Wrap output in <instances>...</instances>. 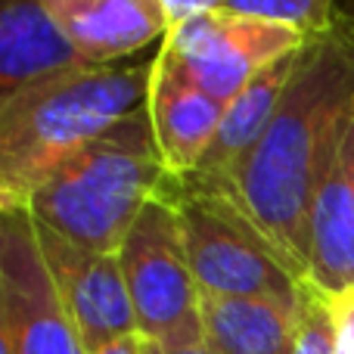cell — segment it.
<instances>
[{
    "label": "cell",
    "mask_w": 354,
    "mask_h": 354,
    "mask_svg": "<svg viewBox=\"0 0 354 354\" xmlns=\"http://www.w3.org/2000/svg\"><path fill=\"white\" fill-rule=\"evenodd\" d=\"M159 193L180 218L189 268L205 295L299 301L301 277L230 189L165 177Z\"/></svg>",
    "instance_id": "277c9868"
},
{
    "label": "cell",
    "mask_w": 354,
    "mask_h": 354,
    "mask_svg": "<svg viewBox=\"0 0 354 354\" xmlns=\"http://www.w3.org/2000/svg\"><path fill=\"white\" fill-rule=\"evenodd\" d=\"M0 354H6V351H3V348H0Z\"/></svg>",
    "instance_id": "44dd1931"
},
{
    "label": "cell",
    "mask_w": 354,
    "mask_h": 354,
    "mask_svg": "<svg viewBox=\"0 0 354 354\" xmlns=\"http://www.w3.org/2000/svg\"><path fill=\"white\" fill-rule=\"evenodd\" d=\"M339 330V354H354V289L330 295Z\"/></svg>",
    "instance_id": "e0dca14e"
},
{
    "label": "cell",
    "mask_w": 354,
    "mask_h": 354,
    "mask_svg": "<svg viewBox=\"0 0 354 354\" xmlns=\"http://www.w3.org/2000/svg\"><path fill=\"white\" fill-rule=\"evenodd\" d=\"M0 348L6 354H87L47 270L28 208L0 212Z\"/></svg>",
    "instance_id": "8992f818"
},
{
    "label": "cell",
    "mask_w": 354,
    "mask_h": 354,
    "mask_svg": "<svg viewBox=\"0 0 354 354\" xmlns=\"http://www.w3.org/2000/svg\"><path fill=\"white\" fill-rule=\"evenodd\" d=\"M301 47H305V44H301ZM301 47L286 53L283 59H277L274 66H268L255 81H249V84L224 106V118H221L218 134H214L199 171L193 174L196 180L214 183V187H224V189L230 187L236 168L243 165L245 156L258 147V140L264 137L268 124L274 122L277 106H280L283 93H286L295 68H299Z\"/></svg>",
    "instance_id": "4fadbf2b"
},
{
    "label": "cell",
    "mask_w": 354,
    "mask_h": 354,
    "mask_svg": "<svg viewBox=\"0 0 354 354\" xmlns=\"http://www.w3.org/2000/svg\"><path fill=\"white\" fill-rule=\"evenodd\" d=\"M147 115L168 177H193L224 118V103L205 93L168 47L149 59Z\"/></svg>",
    "instance_id": "9c48e42d"
},
{
    "label": "cell",
    "mask_w": 354,
    "mask_h": 354,
    "mask_svg": "<svg viewBox=\"0 0 354 354\" xmlns=\"http://www.w3.org/2000/svg\"><path fill=\"white\" fill-rule=\"evenodd\" d=\"M292 354H339V330H336V314H333V299L330 292H324L308 277L299 283Z\"/></svg>",
    "instance_id": "9a60e30c"
},
{
    "label": "cell",
    "mask_w": 354,
    "mask_h": 354,
    "mask_svg": "<svg viewBox=\"0 0 354 354\" xmlns=\"http://www.w3.org/2000/svg\"><path fill=\"white\" fill-rule=\"evenodd\" d=\"M118 258L137 333L162 351L202 342V289L189 268L180 218L162 193L137 214Z\"/></svg>",
    "instance_id": "5b68a950"
},
{
    "label": "cell",
    "mask_w": 354,
    "mask_h": 354,
    "mask_svg": "<svg viewBox=\"0 0 354 354\" xmlns=\"http://www.w3.org/2000/svg\"><path fill=\"white\" fill-rule=\"evenodd\" d=\"M218 10L255 16L301 31L305 37L320 35L336 19V0H218Z\"/></svg>",
    "instance_id": "2e32d148"
},
{
    "label": "cell",
    "mask_w": 354,
    "mask_h": 354,
    "mask_svg": "<svg viewBox=\"0 0 354 354\" xmlns=\"http://www.w3.org/2000/svg\"><path fill=\"white\" fill-rule=\"evenodd\" d=\"M72 41V47L93 66H112L153 41H165V0H41Z\"/></svg>",
    "instance_id": "30bf717a"
},
{
    "label": "cell",
    "mask_w": 354,
    "mask_h": 354,
    "mask_svg": "<svg viewBox=\"0 0 354 354\" xmlns=\"http://www.w3.org/2000/svg\"><path fill=\"white\" fill-rule=\"evenodd\" d=\"M153 354H214V351L208 348L205 342H196V345H183V348H168V351H162L153 345Z\"/></svg>",
    "instance_id": "ffe728a7"
},
{
    "label": "cell",
    "mask_w": 354,
    "mask_h": 354,
    "mask_svg": "<svg viewBox=\"0 0 354 354\" xmlns=\"http://www.w3.org/2000/svg\"><path fill=\"white\" fill-rule=\"evenodd\" d=\"M91 354H153V342L143 339L140 333H128V336H122V339H112V342L100 345V348Z\"/></svg>",
    "instance_id": "ac0fdd59"
},
{
    "label": "cell",
    "mask_w": 354,
    "mask_h": 354,
    "mask_svg": "<svg viewBox=\"0 0 354 354\" xmlns=\"http://www.w3.org/2000/svg\"><path fill=\"white\" fill-rule=\"evenodd\" d=\"M165 10H168V22L174 25L189 16H199V12L218 10V0H165Z\"/></svg>",
    "instance_id": "d6986e66"
},
{
    "label": "cell",
    "mask_w": 354,
    "mask_h": 354,
    "mask_svg": "<svg viewBox=\"0 0 354 354\" xmlns=\"http://www.w3.org/2000/svg\"><path fill=\"white\" fill-rule=\"evenodd\" d=\"M354 122V16L330 22L301 47L299 68L258 147L243 159L230 193L305 280L311 205Z\"/></svg>",
    "instance_id": "6da1fadb"
},
{
    "label": "cell",
    "mask_w": 354,
    "mask_h": 354,
    "mask_svg": "<svg viewBox=\"0 0 354 354\" xmlns=\"http://www.w3.org/2000/svg\"><path fill=\"white\" fill-rule=\"evenodd\" d=\"M147 106L62 162L31 193L28 214L50 233L93 252H118L137 214L165 183Z\"/></svg>",
    "instance_id": "3957f363"
},
{
    "label": "cell",
    "mask_w": 354,
    "mask_h": 354,
    "mask_svg": "<svg viewBox=\"0 0 354 354\" xmlns=\"http://www.w3.org/2000/svg\"><path fill=\"white\" fill-rule=\"evenodd\" d=\"M147 66H87L0 100V212L25 208L78 149L147 100Z\"/></svg>",
    "instance_id": "7a4b0ae2"
},
{
    "label": "cell",
    "mask_w": 354,
    "mask_h": 354,
    "mask_svg": "<svg viewBox=\"0 0 354 354\" xmlns=\"http://www.w3.org/2000/svg\"><path fill=\"white\" fill-rule=\"evenodd\" d=\"M308 37L295 28L239 16L227 10H208L168 28L162 47L183 66V72L205 93L230 103L249 81L268 66L299 50Z\"/></svg>",
    "instance_id": "52a82bcc"
},
{
    "label": "cell",
    "mask_w": 354,
    "mask_h": 354,
    "mask_svg": "<svg viewBox=\"0 0 354 354\" xmlns=\"http://www.w3.org/2000/svg\"><path fill=\"white\" fill-rule=\"evenodd\" d=\"M35 227L47 270L87 354L112 339L137 333L134 305H131L118 252H93L56 236L41 224Z\"/></svg>",
    "instance_id": "ba28073f"
},
{
    "label": "cell",
    "mask_w": 354,
    "mask_h": 354,
    "mask_svg": "<svg viewBox=\"0 0 354 354\" xmlns=\"http://www.w3.org/2000/svg\"><path fill=\"white\" fill-rule=\"evenodd\" d=\"M295 308L299 301L202 292V342L214 354H292Z\"/></svg>",
    "instance_id": "5bb4252c"
},
{
    "label": "cell",
    "mask_w": 354,
    "mask_h": 354,
    "mask_svg": "<svg viewBox=\"0 0 354 354\" xmlns=\"http://www.w3.org/2000/svg\"><path fill=\"white\" fill-rule=\"evenodd\" d=\"M87 66L41 0H0V100Z\"/></svg>",
    "instance_id": "8fae6325"
},
{
    "label": "cell",
    "mask_w": 354,
    "mask_h": 354,
    "mask_svg": "<svg viewBox=\"0 0 354 354\" xmlns=\"http://www.w3.org/2000/svg\"><path fill=\"white\" fill-rule=\"evenodd\" d=\"M308 280L330 295L354 289V122L314 196Z\"/></svg>",
    "instance_id": "7c38bea8"
}]
</instances>
